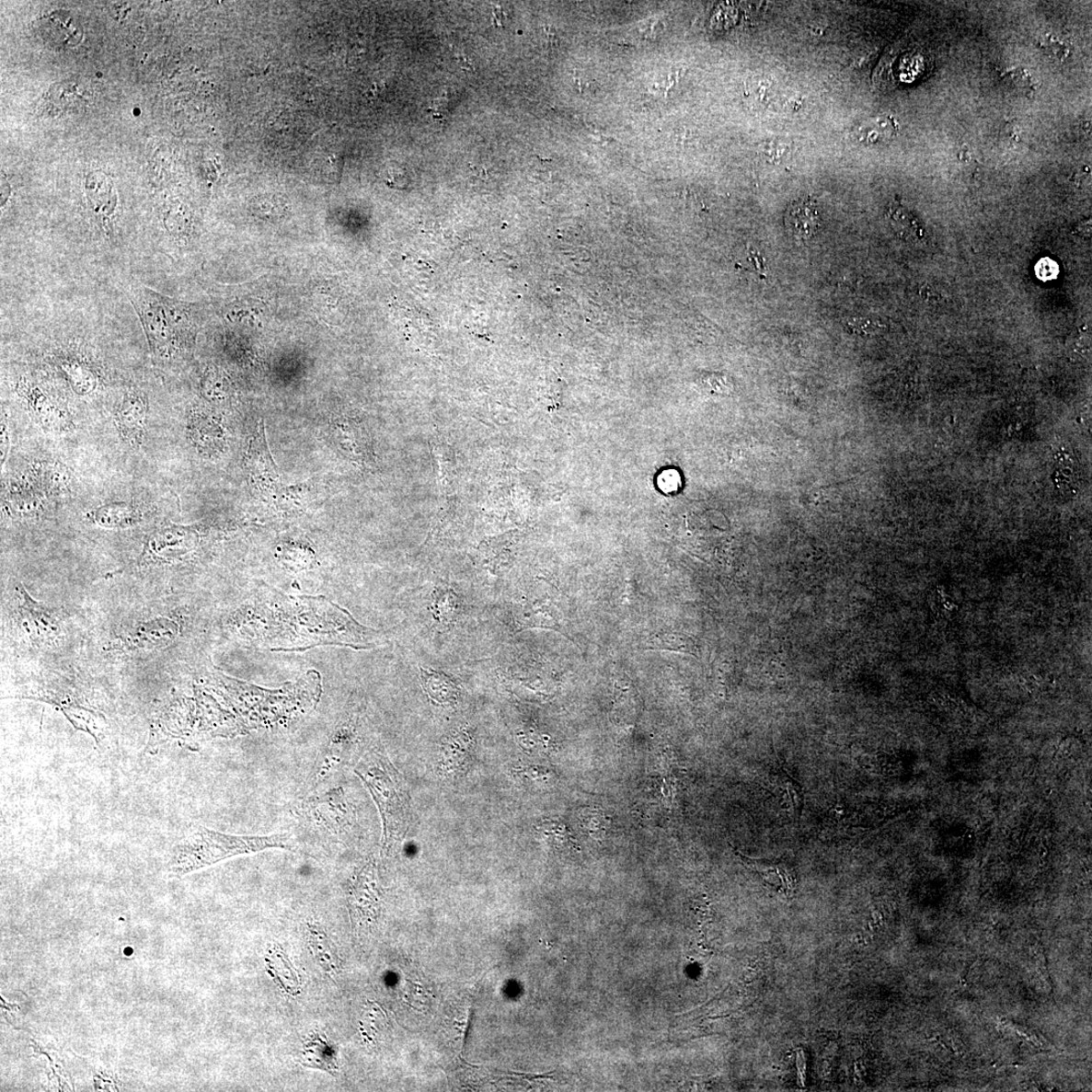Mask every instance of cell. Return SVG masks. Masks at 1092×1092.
<instances>
[{
    "mask_svg": "<svg viewBox=\"0 0 1092 1092\" xmlns=\"http://www.w3.org/2000/svg\"><path fill=\"white\" fill-rule=\"evenodd\" d=\"M355 773L372 792L384 823V851L390 852L405 839L411 825V805L404 781L383 753H367Z\"/></svg>",
    "mask_w": 1092,
    "mask_h": 1092,
    "instance_id": "obj_1",
    "label": "cell"
},
{
    "mask_svg": "<svg viewBox=\"0 0 1092 1092\" xmlns=\"http://www.w3.org/2000/svg\"><path fill=\"white\" fill-rule=\"evenodd\" d=\"M291 845L287 834L243 836L200 828L177 846L169 867L172 874L182 876L234 856L271 848L290 849Z\"/></svg>",
    "mask_w": 1092,
    "mask_h": 1092,
    "instance_id": "obj_2",
    "label": "cell"
},
{
    "mask_svg": "<svg viewBox=\"0 0 1092 1092\" xmlns=\"http://www.w3.org/2000/svg\"><path fill=\"white\" fill-rule=\"evenodd\" d=\"M129 298L144 328L153 356L166 359L172 350V328L161 295L143 285L129 290Z\"/></svg>",
    "mask_w": 1092,
    "mask_h": 1092,
    "instance_id": "obj_3",
    "label": "cell"
},
{
    "mask_svg": "<svg viewBox=\"0 0 1092 1092\" xmlns=\"http://www.w3.org/2000/svg\"><path fill=\"white\" fill-rule=\"evenodd\" d=\"M245 464L255 489L265 495L279 493L281 477L270 454L262 423L250 441Z\"/></svg>",
    "mask_w": 1092,
    "mask_h": 1092,
    "instance_id": "obj_4",
    "label": "cell"
},
{
    "mask_svg": "<svg viewBox=\"0 0 1092 1092\" xmlns=\"http://www.w3.org/2000/svg\"><path fill=\"white\" fill-rule=\"evenodd\" d=\"M19 604L17 620L30 639L46 641L53 639L61 629L60 617L53 609L35 601L20 585L17 589Z\"/></svg>",
    "mask_w": 1092,
    "mask_h": 1092,
    "instance_id": "obj_5",
    "label": "cell"
},
{
    "mask_svg": "<svg viewBox=\"0 0 1092 1092\" xmlns=\"http://www.w3.org/2000/svg\"><path fill=\"white\" fill-rule=\"evenodd\" d=\"M35 29L46 45L59 50L76 47L84 37L83 27L65 10H57L38 18Z\"/></svg>",
    "mask_w": 1092,
    "mask_h": 1092,
    "instance_id": "obj_6",
    "label": "cell"
},
{
    "mask_svg": "<svg viewBox=\"0 0 1092 1092\" xmlns=\"http://www.w3.org/2000/svg\"><path fill=\"white\" fill-rule=\"evenodd\" d=\"M147 413L148 400L144 394L132 390L125 395L117 413V424L121 438L132 448L142 443Z\"/></svg>",
    "mask_w": 1092,
    "mask_h": 1092,
    "instance_id": "obj_7",
    "label": "cell"
},
{
    "mask_svg": "<svg viewBox=\"0 0 1092 1092\" xmlns=\"http://www.w3.org/2000/svg\"><path fill=\"white\" fill-rule=\"evenodd\" d=\"M177 635L176 622L160 617L142 622L128 632L124 641L131 649L152 650L167 646Z\"/></svg>",
    "mask_w": 1092,
    "mask_h": 1092,
    "instance_id": "obj_8",
    "label": "cell"
},
{
    "mask_svg": "<svg viewBox=\"0 0 1092 1092\" xmlns=\"http://www.w3.org/2000/svg\"><path fill=\"white\" fill-rule=\"evenodd\" d=\"M86 196L91 211L101 222H109L116 211L118 198L114 183L104 172H90L86 182Z\"/></svg>",
    "mask_w": 1092,
    "mask_h": 1092,
    "instance_id": "obj_9",
    "label": "cell"
},
{
    "mask_svg": "<svg viewBox=\"0 0 1092 1092\" xmlns=\"http://www.w3.org/2000/svg\"><path fill=\"white\" fill-rule=\"evenodd\" d=\"M46 109L53 116L76 114L88 103L86 89L77 81H63L50 88L45 98Z\"/></svg>",
    "mask_w": 1092,
    "mask_h": 1092,
    "instance_id": "obj_10",
    "label": "cell"
},
{
    "mask_svg": "<svg viewBox=\"0 0 1092 1092\" xmlns=\"http://www.w3.org/2000/svg\"><path fill=\"white\" fill-rule=\"evenodd\" d=\"M821 223L819 208L810 200L794 201L786 211V229L796 239H811L819 233Z\"/></svg>",
    "mask_w": 1092,
    "mask_h": 1092,
    "instance_id": "obj_11",
    "label": "cell"
},
{
    "mask_svg": "<svg viewBox=\"0 0 1092 1092\" xmlns=\"http://www.w3.org/2000/svg\"><path fill=\"white\" fill-rule=\"evenodd\" d=\"M22 390L24 391L29 410L32 411L38 422L46 427V430L51 431H63L68 430L70 420L66 415L63 410L58 409L38 387L30 385H22Z\"/></svg>",
    "mask_w": 1092,
    "mask_h": 1092,
    "instance_id": "obj_12",
    "label": "cell"
},
{
    "mask_svg": "<svg viewBox=\"0 0 1092 1092\" xmlns=\"http://www.w3.org/2000/svg\"><path fill=\"white\" fill-rule=\"evenodd\" d=\"M751 868L761 876V879L774 890L791 896L796 891L798 881L787 864L782 862L759 861L744 858Z\"/></svg>",
    "mask_w": 1092,
    "mask_h": 1092,
    "instance_id": "obj_13",
    "label": "cell"
},
{
    "mask_svg": "<svg viewBox=\"0 0 1092 1092\" xmlns=\"http://www.w3.org/2000/svg\"><path fill=\"white\" fill-rule=\"evenodd\" d=\"M190 434L201 453L216 454L224 443V431L216 418L198 414L190 421Z\"/></svg>",
    "mask_w": 1092,
    "mask_h": 1092,
    "instance_id": "obj_14",
    "label": "cell"
},
{
    "mask_svg": "<svg viewBox=\"0 0 1092 1092\" xmlns=\"http://www.w3.org/2000/svg\"><path fill=\"white\" fill-rule=\"evenodd\" d=\"M141 513L130 504L116 503L101 507L94 514L95 523L104 527H128L141 520Z\"/></svg>",
    "mask_w": 1092,
    "mask_h": 1092,
    "instance_id": "obj_15",
    "label": "cell"
},
{
    "mask_svg": "<svg viewBox=\"0 0 1092 1092\" xmlns=\"http://www.w3.org/2000/svg\"><path fill=\"white\" fill-rule=\"evenodd\" d=\"M421 678L428 695L436 702L452 703L457 697L456 684L445 673L421 670Z\"/></svg>",
    "mask_w": 1092,
    "mask_h": 1092,
    "instance_id": "obj_16",
    "label": "cell"
},
{
    "mask_svg": "<svg viewBox=\"0 0 1092 1092\" xmlns=\"http://www.w3.org/2000/svg\"><path fill=\"white\" fill-rule=\"evenodd\" d=\"M37 482L48 494H60L70 482L68 469L53 463L39 464L34 468Z\"/></svg>",
    "mask_w": 1092,
    "mask_h": 1092,
    "instance_id": "obj_17",
    "label": "cell"
},
{
    "mask_svg": "<svg viewBox=\"0 0 1092 1092\" xmlns=\"http://www.w3.org/2000/svg\"><path fill=\"white\" fill-rule=\"evenodd\" d=\"M896 132L897 125L894 120L890 117H881L865 122L856 132V136L864 143L875 144V143L891 140Z\"/></svg>",
    "mask_w": 1092,
    "mask_h": 1092,
    "instance_id": "obj_18",
    "label": "cell"
},
{
    "mask_svg": "<svg viewBox=\"0 0 1092 1092\" xmlns=\"http://www.w3.org/2000/svg\"><path fill=\"white\" fill-rule=\"evenodd\" d=\"M890 218L894 230L900 234L902 238L910 239L911 241L920 240L924 237V229L920 221L915 218L913 213L902 207H893L890 211Z\"/></svg>",
    "mask_w": 1092,
    "mask_h": 1092,
    "instance_id": "obj_19",
    "label": "cell"
},
{
    "mask_svg": "<svg viewBox=\"0 0 1092 1092\" xmlns=\"http://www.w3.org/2000/svg\"><path fill=\"white\" fill-rule=\"evenodd\" d=\"M469 739L471 738L466 733L458 734L443 748V764L446 772L452 773V770L462 768V764L459 762L468 758L469 744H471Z\"/></svg>",
    "mask_w": 1092,
    "mask_h": 1092,
    "instance_id": "obj_20",
    "label": "cell"
},
{
    "mask_svg": "<svg viewBox=\"0 0 1092 1092\" xmlns=\"http://www.w3.org/2000/svg\"><path fill=\"white\" fill-rule=\"evenodd\" d=\"M649 649H667L672 651H690L687 649L686 638L673 632H661L649 638L647 641Z\"/></svg>",
    "mask_w": 1092,
    "mask_h": 1092,
    "instance_id": "obj_21",
    "label": "cell"
},
{
    "mask_svg": "<svg viewBox=\"0 0 1092 1092\" xmlns=\"http://www.w3.org/2000/svg\"><path fill=\"white\" fill-rule=\"evenodd\" d=\"M1040 48H1042L1047 54L1055 59L1063 61L1069 55V48L1064 40H1060L1056 36L1046 35L1040 40Z\"/></svg>",
    "mask_w": 1092,
    "mask_h": 1092,
    "instance_id": "obj_22",
    "label": "cell"
},
{
    "mask_svg": "<svg viewBox=\"0 0 1092 1092\" xmlns=\"http://www.w3.org/2000/svg\"><path fill=\"white\" fill-rule=\"evenodd\" d=\"M848 328L854 333L861 335H873L879 333L884 329V325L880 321L871 318H858L851 319L848 322Z\"/></svg>",
    "mask_w": 1092,
    "mask_h": 1092,
    "instance_id": "obj_23",
    "label": "cell"
},
{
    "mask_svg": "<svg viewBox=\"0 0 1092 1092\" xmlns=\"http://www.w3.org/2000/svg\"><path fill=\"white\" fill-rule=\"evenodd\" d=\"M1037 278L1042 282H1050L1057 279L1059 274L1058 264L1048 258L1040 259L1035 268Z\"/></svg>",
    "mask_w": 1092,
    "mask_h": 1092,
    "instance_id": "obj_24",
    "label": "cell"
},
{
    "mask_svg": "<svg viewBox=\"0 0 1092 1092\" xmlns=\"http://www.w3.org/2000/svg\"><path fill=\"white\" fill-rule=\"evenodd\" d=\"M1003 77L1018 89H1033L1032 76H1030L1027 70L1018 68L1007 71Z\"/></svg>",
    "mask_w": 1092,
    "mask_h": 1092,
    "instance_id": "obj_25",
    "label": "cell"
},
{
    "mask_svg": "<svg viewBox=\"0 0 1092 1092\" xmlns=\"http://www.w3.org/2000/svg\"><path fill=\"white\" fill-rule=\"evenodd\" d=\"M6 453H7L6 427V425L3 424V434H2V455H3L2 461H3V463L5 462Z\"/></svg>",
    "mask_w": 1092,
    "mask_h": 1092,
    "instance_id": "obj_26",
    "label": "cell"
},
{
    "mask_svg": "<svg viewBox=\"0 0 1092 1092\" xmlns=\"http://www.w3.org/2000/svg\"><path fill=\"white\" fill-rule=\"evenodd\" d=\"M9 193L10 192H9L8 183L3 176L2 177V206H4V203L6 202Z\"/></svg>",
    "mask_w": 1092,
    "mask_h": 1092,
    "instance_id": "obj_27",
    "label": "cell"
}]
</instances>
